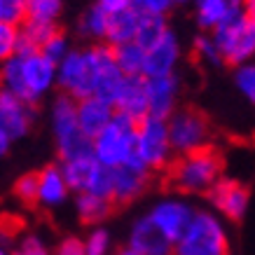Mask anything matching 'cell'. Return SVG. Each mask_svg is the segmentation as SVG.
Returning <instances> with one entry per match:
<instances>
[{
	"label": "cell",
	"mask_w": 255,
	"mask_h": 255,
	"mask_svg": "<svg viewBox=\"0 0 255 255\" xmlns=\"http://www.w3.org/2000/svg\"><path fill=\"white\" fill-rule=\"evenodd\" d=\"M136 147H138V155L143 157V162L147 164L150 173L169 171L176 159L169 136V122L162 117L147 115L145 120H140L138 129H136Z\"/></svg>",
	"instance_id": "8992f818"
},
{
	"label": "cell",
	"mask_w": 255,
	"mask_h": 255,
	"mask_svg": "<svg viewBox=\"0 0 255 255\" xmlns=\"http://www.w3.org/2000/svg\"><path fill=\"white\" fill-rule=\"evenodd\" d=\"M52 133L61 162L92 155V138L82 131L78 120V101L66 94H59L52 101Z\"/></svg>",
	"instance_id": "7a4b0ae2"
},
{
	"label": "cell",
	"mask_w": 255,
	"mask_h": 255,
	"mask_svg": "<svg viewBox=\"0 0 255 255\" xmlns=\"http://www.w3.org/2000/svg\"><path fill=\"white\" fill-rule=\"evenodd\" d=\"M115 255H140V253H136L133 248H129V246H124V248H120Z\"/></svg>",
	"instance_id": "f6af8a7d"
},
{
	"label": "cell",
	"mask_w": 255,
	"mask_h": 255,
	"mask_svg": "<svg viewBox=\"0 0 255 255\" xmlns=\"http://www.w3.org/2000/svg\"><path fill=\"white\" fill-rule=\"evenodd\" d=\"M108 19L110 16L94 2L92 7H87L85 12L80 14V21H78L80 35H82V38H92L94 42H106V35H108Z\"/></svg>",
	"instance_id": "484cf974"
},
{
	"label": "cell",
	"mask_w": 255,
	"mask_h": 255,
	"mask_svg": "<svg viewBox=\"0 0 255 255\" xmlns=\"http://www.w3.org/2000/svg\"><path fill=\"white\" fill-rule=\"evenodd\" d=\"M113 209H115L113 201L103 199V197H96V194L82 192L75 197V213H78L80 223H85V225L103 223V220L113 213Z\"/></svg>",
	"instance_id": "cb8c5ba5"
},
{
	"label": "cell",
	"mask_w": 255,
	"mask_h": 255,
	"mask_svg": "<svg viewBox=\"0 0 255 255\" xmlns=\"http://www.w3.org/2000/svg\"><path fill=\"white\" fill-rule=\"evenodd\" d=\"M26 2H28V0H26Z\"/></svg>",
	"instance_id": "681fc988"
},
{
	"label": "cell",
	"mask_w": 255,
	"mask_h": 255,
	"mask_svg": "<svg viewBox=\"0 0 255 255\" xmlns=\"http://www.w3.org/2000/svg\"><path fill=\"white\" fill-rule=\"evenodd\" d=\"M12 143H14V140L9 138V133L5 131L2 127H0V159H2V157H5V155L9 152V147H12Z\"/></svg>",
	"instance_id": "7bdbcfd3"
},
{
	"label": "cell",
	"mask_w": 255,
	"mask_h": 255,
	"mask_svg": "<svg viewBox=\"0 0 255 255\" xmlns=\"http://www.w3.org/2000/svg\"><path fill=\"white\" fill-rule=\"evenodd\" d=\"M150 171H140L133 166H117L113 169V204H131L147 190Z\"/></svg>",
	"instance_id": "ac0fdd59"
},
{
	"label": "cell",
	"mask_w": 255,
	"mask_h": 255,
	"mask_svg": "<svg viewBox=\"0 0 255 255\" xmlns=\"http://www.w3.org/2000/svg\"><path fill=\"white\" fill-rule=\"evenodd\" d=\"M70 187L61 171V164H47L38 171V206L42 209H59L66 204Z\"/></svg>",
	"instance_id": "e0dca14e"
},
{
	"label": "cell",
	"mask_w": 255,
	"mask_h": 255,
	"mask_svg": "<svg viewBox=\"0 0 255 255\" xmlns=\"http://www.w3.org/2000/svg\"><path fill=\"white\" fill-rule=\"evenodd\" d=\"M89 194H96V197H103V199L113 201V169L99 164V169L94 173L92 183H89Z\"/></svg>",
	"instance_id": "d590c367"
},
{
	"label": "cell",
	"mask_w": 255,
	"mask_h": 255,
	"mask_svg": "<svg viewBox=\"0 0 255 255\" xmlns=\"http://www.w3.org/2000/svg\"><path fill=\"white\" fill-rule=\"evenodd\" d=\"M96 5H99L108 16H113V14H117V12L129 9L133 5V0H96Z\"/></svg>",
	"instance_id": "b9f144b4"
},
{
	"label": "cell",
	"mask_w": 255,
	"mask_h": 255,
	"mask_svg": "<svg viewBox=\"0 0 255 255\" xmlns=\"http://www.w3.org/2000/svg\"><path fill=\"white\" fill-rule=\"evenodd\" d=\"M63 14V0H28L26 2V19L31 21L56 23Z\"/></svg>",
	"instance_id": "f1b7e54d"
},
{
	"label": "cell",
	"mask_w": 255,
	"mask_h": 255,
	"mask_svg": "<svg viewBox=\"0 0 255 255\" xmlns=\"http://www.w3.org/2000/svg\"><path fill=\"white\" fill-rule=\"evenodd\" d=\"M0 89L14 94L26 101V85H23V61L21 56H12L0 63Z\"/></svg>",
	"instance_id": "4316f807"
},
{
	"label": "cell",
	"mask_w": 255,
	"mask_h": 255,
	"mask_svg": "<svg viewBox=\"0 0 255 255\" xmlns=\"http://www.w3.org/2000/svg\"><path fill=\"white\" fill-rule=\"evenodd\" d=\"M115 110L122 115L131 117L133 122H140L150 115V106H147V78L145 75H136V78H127L122 87V94L115 101Z\"/></svg>",
	"instance_id": "d6986e66"
},
{
	"label": "cell",
	"mask_w": 255,
	"mask_h": 255,
	"mask_svg": "<svg viewBox=\"0 0 255 255\" xmlns=\"http://www.w3.org/2000/svg\"><path fill=\"white\" fill-rule=\"evenodd\" d=\"M92 54L94 68H96V87H94V96L108 101L115 106L117 96L122 94V87L127 82V75L117 68L115 63V49L106 42H94L87 47Z\"/></svg>",
	"instance_id": "9c48e42d"
},
{
	"label": "cell",
	"mask_w": 255,
	"mask_h": 255,
	"mask_svg": "<svg viewBox=\"0 0 255 255\" xmlns=\"http://www.w3.org/2000/svg\"><path fill=\"white\" fill-rule=\"evenodd\" d=\"M232 80L234 87L239 89V94L248 103L255 106V61L241 63V66H234L232 68Z\"/></svg>",
	"instance_id": "4dcf8cb0"
},
{
	"label": "cell",
	"mask_w": 255,
	"mask_h": 255,
	"mask_svg": "<svg viewBox=\"0 0 255 255\" xmlns=\"http://www.w3.org/2000/svg\"><path fill=\"white\" fill-rule=\"evenodd\" d=\"M211 201V206L216 209V213H220L227 220L239 223L241 218L246 216L248 204H251V192L248 187L234 178H220L216 185L211 187V192L206 194Z\"/></svg>",
	"instance_id": "8fae6325"
},
{
	"label": "cell",
	"mask_w": 255,
	"mask_h": 255,
	"mask_svg": "<svg viewBox=\"0 0 255 255\" xmlns=\"http://www.w3.org/2000/svg\"><path fill=\"white\" fill-rule=\"evenodd\" d=\"M54 255H87L85 253V241L75 239V237H68L63 239L59 246H56Z\"/></svg>",
	"instance_id": "60d3db41"
},
{
	"label": "cell",
	"mask_w": 255,
	"mask_h": 255,
	"mask_svg": "<svg viewBox=\"0 0 255 255\" xmlns=\"http://www.w3.org/2000/svg\"><path fill=\"white\" fill-rule=\"evenodd\" d=\"M33 122H35V106L0 89V127L9 133V138L19 140L28 136Z\"/></svg>",
	"instance_id": "4fadbf2b"
},
{
	"label": "cell",
	"mask_w": 255,
	"mask_h": 255,
	"mask_svg": "<svg viewBox=\"0 0 255 255\" xmlns=\"http://www.w3.org/2000/svg\"><path fill=\"white\" fill-rule=\"evenodd\" d=\"M0 255H12V253H9V251H7L5 246H0Z\"/></svg>",
	"instance_id": "bcb514c9"
},
{
	"label": "cell",
	"mask_w": 255,
	"mask_h": 255,
	"mask_svg": "<svg viewBox=\"0 0 255 255\" xmlns=\"http://www.w3.org/2000/svg\"><path fill=\"white\" fill-rule=\"evenodd\" d=\"M166 122H169V136L176 157L211 145V124L199 110L178 108Z\"/></svg>",
	"instance_id": "ba28073f"
},
{
	"label": "cell",
	"mask_w": 255,
	"mask_h": 255,
	"mask_svg": "<svg viewBox=\"0 0 255 255\" xmlns=\"http://www.w3.org/2000/svg\"><path fill=\"white\" fill-rule=\"evenodd\" d=\"M176 0H133V7L138 9L140 14H159L166 16L171 9L176 7Z\"/></svg>",
	"instance_id": "74e56055"
},
{
	"label": "cell",
	"mask_w": 255,
	"mask_h": 255,
	"mask_svg": "<svg viewBox=\"0 0 255 255\" xmlns=\"http://www.w3.org/2000/svg\"><path fill=\"white\" fill-rule=\"evenodd\" d=\"M2 21L21 26L26 21V0H2Z\"/></svg>",
	"instance_id": "f35d334b"
},
{
	"label": "cell",
	"mask_w": 255,
	"mask_h": 255,
	"mask_svg": "<svg viewBox=\"0 0 255 255\" xmlns=\"http://www.w3.org/2000/svg\"><path fill=\"white\" fill-rule=\"evenodd\" d=\"M70 49H73V47H70L68 35H66V33H61V31H56L54 35H52V38L42 45V49H40V52H42L49 61H54L56 66H59V63H61L63 59L70 54Z\"/></svg>",
	"instance_id": "e575fe53"
},
{
	"label": "cell",
	"mask_w": 255,
	"mask_h": 255,
	"mask_svg": "<svg viewBox=\"0 0 255 255\" xmlns=\"http://www.w3.org/2000/svg\"><path fill=\"white\" fill-rule=\"evenodd\" d=\"M183 56L180 40L173 31H169L159 42L145 49V78H164L176 75V68Z\"/></svg>",
	"instance_id": "5bb4252c"
},
{
	"label": "cell",
	"mask_w": 255,
	"mask_h": 255,
	"mask_svg": "<svg viewBox=\"0 0 255 255\" xmlns=\"http://www.w3.org/2000/svg\"><path fill=\"white\" fill-rule=\"evenodd\" d=\"M87 255H108L110 253V232L103 227H94L85 239Z\"/></svg>",
	"instance_id": "8d00e7d4"
},
{
	"label": "cell",
	"mask_w": 255,
	"mask_h": 255,
	"mask_svg": "<svg viewBox=\"0 0 255 255\" xmlns=\"http://www.w3.org/2000/svg\"><path fill=\"white\" fill-rule=\"evenodd\" d=\"M12 255H54L49 253V248L45 246V241L35 237V234H26L21 241H19V246Z\"/></svg>",
	"instance_id": "ab89813d"
},
{
	"label": "cell",
	"mask_w": 255,
	"mask_h": 255,
	"mask_svg": "<svg viewBox=\"0 0 255 255\" xmlns=\"http://www.w3.org/2000/svg\"><path fill=\"white\" fill-rule=\"evenodd\" d=\"M23 61V85H26V101L35 106L56 87V63L49 61L42 52L31 56H21Z\"/></svg>",
	"instance_id": "7c38bea8"
},
{
	"label": "cell",
	"mask_w": 255,
	"mask_h": 255,
	"mask_svg": "<svg viewBox=\"0 0 255 255\" xmlns=\"http://www.w3.org/2000/svg\"><path fill=\"white\" fill-rule=\"evenodd\" d=\"M244 12H246L251 19H255V0H244Z\"/></svg>",
	"instance_id": "ee69618b"
},
{
	"label": "cell",
	"mask_w": 255,
	"mask_h": 255,
	"mask_svg": "<svg viewBox=\"0 0 255 255\" xmlns=\"http://www.w3.org/2000/svg\"><path fill=\"white\" fill-rule=\"evenodd\" d=\"M171 31L169 26V19L166 16H159V14H143L140 16V26H138V35H136V42L143 45L145 49L159 42V40Z\"/></svg>",
	"instance_id": "83f0119b"
},
{
	"label": "cell",
	"mask_w": 255,
	"mask_h": 255,
	"mask_svg": "<svg viewBox=\"0 0 255 255\" xmlns=\"http://www.w3.org/2000/svg\"><path fill=\"white\" fill-rule=\"evenodd\" d=\"M0 21H2V0H0Z\"/></svg>",
	"instance_id": "c3c4849f"
},
{
	"label": "cell",
	"mask_w": 255,
	"mask_h": 255,
	"mask_svg": "<svg viewBox=\"0 0 255 255\" xmlns=\"http://www.w3.org/2000/svg\"><path fill=\"white\" fill-rule=\"evenodd\" d=\"M178 94H180V80H178V75L147 78V106H150V115L169 120L178 110Z\"/></svg>",
	"instance_id": "9a60e30c"
},
{
	"label": "cell",
	"mask_w": 255,
	"mask_h": 255,
	"mask_svg": "<svg viewBox=\"0 0 255 255\" xmlns=\"http://www.w3.org/2000/svg\"><path fill=\"white\" fill-rule=\"evenodd\" d=\"M127 246L133 248V251L140 255H171L173 253V244L157 230L155 223L147 216L138 218V220L131 225Z\"/></svg>",
	"instance_id": "2e32d148"
},
{
	"label": "cell",
	"mask_w": 255,
	"mask_h": 255,
	"mask_svg": "<svg viewBox=\"0 0 255 255\" xmlns=\"http://www.w3.org/2000/svg\"><path fill=\"white\" fill-rule=\"evenodd\" d=\"M115 49V63L127 78H136V75H145V47L138 45L136 40L127 42V45L113 47Z\"/></svg>",
	"instance_id": "d4e9b609"
},
{
	"label": "cell",
	"mask_w": 255,
	"mask_h": 255,
	"mask_svg": "<svg viewBox=\"0 0 255 255\" xmlns=\"http://www.w3.org/2000/svg\"><path fill=\"white\" fill-rule=\"evenodd\" d=\"M176 255H230V237L216 211H197L173 248Z\"/></svg>",
	"instance_id": "3957f363"
},
{
	"label": "cell",
	"mask_w": 255,
	"mask_h": 255,
	"mask_svg": "<svg viewBox=\"0 0 255 255\" xmlns=\"http://www.w3.org/2000/svg\"><path fill=\"white\" fill-rule=\"evenodd\" d=\"M211 35L227 66L234 68L255 61V19H251L244 9L225 19L216 31H211Z\"/></svg>",
	"instance_id": "5b68a950"
},
{
	"label": "cell",
	"mask_w": 255,
	"mask_h": 255,
	"mask_svg": "<svg viewBox=\"0 0 255 255\" xmlns=\"http://www.w3.org/2000/svg\"><path fill=\"white\" fill-rule=\"evenodd\" d=\"M14 197L26 206L38 204V171L35 173H23L14 183Z\"/></svg>",
	"instance_id": "836d02e7"
},
{
	"label": "cell",
	"mask_w": 255,
	"mask_h": 255,
	"mask_svg": "<svg viewBox=\"0 0 255 255\" xmlns=\"http://www.w3.org/2000/svg\"><path fill=\"white\" fill-rule=\"evenodd\" d=\"M140 12L136 7H129L124 12H117L108 19V35H106V45L110 47H120L127 42H133L138 35V26H140Z\"/></svg>",
	"instance_id": "7402d4cb"
},
{
	"label": "cell",
	"mask_w": 255,
	"mask_h": 255,
	"mask_svg": "<svg viewBox=\"0 0 255 255\" xmlns=\"http://www.w3.org/2000/svg\"><path fill=\"white\" fill-rule=\"evenodd\" d=\"M117 110L113 103L99 99V96H87V99L78 101V120L82 131L89 138H96L113 120H115Z\"/></svg>",
	"instance_id": "ffe728a7"
},
{
	"label": "cell",
	"mask_w": 255,
	"mask_h": 255,
	"mask_svg": "<svg viewBox=\"0 0 255 255\" xmlns=\"http://www.w3.org/2000/svg\"><path fill=\"white\" fill-rule=\"evenodd\" d=\"M136 129L138 122L117 113L115 120L96 138H92V155L96 157V162L108 169L124 166L129 157L136 155Z\"/></svg>",
	"instance_id": "277c9868"
},
{
	"label": "cell",
	"mask_w": 255,
	"mask_h": 255,
	"mask_svg": "<svg viewBox=\"0 0 255 255\" xmlns=\"http://www.w3.org/2000/svg\"><path fill=\"white\" fill-rule=\"evenodd\" d=\"M96 169H99V162H96L94 155H82V157H75V159L61 162V171L66 176V183H68L70 192L75 194H82L89 190V183H92Z\"/></svg>",
	"instance_id": "603a6c76"
},
{
	"label": "cell",
	"mask_w": 255,
	"mask_h": 255,
	"mask_svg": "<svg viewBox=\"0 0 255 255\" xmlns=\"http://www.w3.org/2000/svg\"><path fill=\"white\" fill-rule=\"evenodd\" d=\"M96 68L89 49H70V54L56 66V89L73 101L94 96Z\"/></svg>",
	"instance_id": "52a82bcc"
},
{
	"label": "cell",
	"mask_w": 255,
	"mask_h": 255,
	"mask_svg": "<svg viewBox=\"0 0 255 255\" xmlns=\"http://www.w3.org/2000/svg\"><path fill=\"white\" fill-rule=\"evenodd\" d=\"M220 178H223V157L211 145L176 157L169 169L171 185L183 194H209Z\"/></svg>",
	"instance_id": "6da1fadb"
},
{
	"label": "cell",
	"mask_w": 255,
	"mask_h": 255,
	"mask_svg": "<svg viewBox=\"0 0 255 255\" xmlns=\"http://www.w3.org/2000/svg\"><path fill=\"white\" fill-rule=\"evenodd\" d=\"M178 5H190V2H194V0H176Z\"/></svg>",
	"instance_id": "7dc6e473"
},
{
	"label": "cell",
	"mask_w": 255,
	"mask_h": 255,
	"mask_svg": "<svg viewBox=\"0 0 255 255\" xmlns=\"http://www.w3.org/2000/svg\"><path fill=\"white\" fill-rule=\"evenodd\" d=\"M192 52L197 56V61L206 63V66H223V54H220V49H218L216 40L211 33H201L197 38L192 40Z\"/></svg>",
	"instance_id": "f546056e"
},
{
	"label": "cell",
	"mask_w": 255,
	"mask_h": 255,
	"mask_svg": "<svg viewBox=\"0 0 255 255\" xmlns=\"http://www.w3.org/2000/svg\"><path fill=\"white\" fill-rule=\"evenodd\" d=\"M56 31H59V26H56V23L31 21V19H26V21L21 23V35L28 40V42H33L38 49H42V45H45L47 40L52 38Z\"/></svg>",
	"instance_id": "1f68e13d"
},
{
	"label": "cell",
	"mask_w": 255,
	"mask_h": 255,
	"mask_svg": "<svg viewBox=\"0 0 255 255\" xmlns=\"http://www.w3.org/2000/svg\"><path fill=\"white\" fill-rule=\"evenodd\" d=\"M19 38H21V26L0 21V63H5L7 59L16 56Z\"/></svg>",
	"instance_id": "d6a6232c"
},
{
	"label": "cell",
	"mask_w": 255,
	"mask_h": 255,
	"mask_svg": "<svg viewBox=\"0 0 255 255\" xmlns=\"http://www.w3.org/2000/svg\"><path fill=\"white\" fill-rule=\"evenodd\" d=\"M197 209H192V204L185 199H178V197H171V199H162L157 201L155 206L150 209L147 218L155 223V227L166 237V239L173 244L180 241V237L185 234V230L192 223Z\"/></svg>",
	"instance_id": "30bf717a"
},
{
	"label": "cell",
	"mask_w": 255,
	"mask_h": 255,
	"mask_svg": "<svg viewBox=\"0 0 255 255\" xmlns=\"http://www.w3.org/2000/svg\"><path fill=\"white\" fill-rule=\"evenodd\" d=\"M194 19L204 33L216 31L232 14L244 9V0H194Z\"/></svg>",
	"instance_id": "44dd1931"
}]
</instances>
